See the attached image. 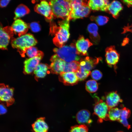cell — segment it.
<instances>
[{"instance_id": "9a60e30c", "label": "cell", "mask_w": 132, "mask_h": 132, "mask_svg": "<svg viewBox=\"0 0 132 132\" xmlns=\"http://www.w3.org/2000/svg\"><path fill=\"white\" fill-rule=\"evenodd\" d=\"M101 60L102 58L100 57L93 58L87 56L80 60V68L85 70L90 71Z\"/></svg>"}, {"instance_id": "5bb4252c", "label": "cell", "mask_w": 132, "mask_h": 132, "mask_svg": "<svg viewBox=\"0 0 132 132\" xmlns=\"http://www.w3.org/2000/svg\"><path fill=\"white\" fill-rule=\"evenodd\" d=\"M59 79L65 85L67 86L76 85L78 81L75 73L73 72H61L59 74Z\"/></svg>"}, {"instance_id": "d6986e66", "label": "cell", "mask_w": 132, "mask_h": 132, "mask_svg": "<svg viewBox=\"0 0 132 132\" xmlns=\"http://www.w3.org/2000/svg\"><path fill=\"white\" fill-rule=\"evenodd\" d=\"M123 8L122 5L120 2L114 0L109 4L106 12L111 14L114 18L117 19Z\"/></svg>"}, {"instance_id": "44dd1931", "label": "cell", "mask_w": 132, "mask_h": 132, "mask_svg": "<svg viewBox=\"0 0 132 132\" xmlns=\"http://www.w3.org/2000/svg\"><path fill=\"white\" fill-rule=\"evenodd\" d=\"M98 27L97 24L91 23L89 24L87 30L91 40L95 44H98L100 41V36L98 33Z\"/></svg>"}, {"instance_id": "7402d4cb", "label": "cell", "mask_w": 132, "mask_h": 132, "mask_svg": "<svg viewBox=\"0 0 132 132\" xmlns=\"http://www.w3.org/2000/svg\"><path fill=\"white\" fill-rule=\"evenodd\" d=\"M50 69V66L46 64H39L34 71V73L37 78L44 77L47 73H49L48 69Z\"/></svg>"}, {"instance_id": "d590c367", "label": "cell", "mask_w": 132, "mask_h": 132, "mask_svg": "<svg viewBox=\"0 0 132 132\" xmlns=\"http://www.w3.org/2000/svg\"><path fill=\"white\" fill-rule=\"evenodd\" d=\"M10 1V0H0V7L3 8L6 7L9 4Z\"/></svg>"}, {"instance_id": "4316f807", "label": "cell", "mask_w": 132, "mask_h": 132, "mask_svg": "<svg viewBox=\"0 0 132 132\" xmlns=\"http://www.w3.org/2000/svg\"><path fill=\"white\" fill-rule=\"evenodd\" d=\"M80 68V62L77 61H74L70 63L66 62L63 72L76 73L79 70Z\"/></svg>"}, {"instance_id": "3957f363", "label": "cell", "mask_w": 132, "mask_h": 132, "mask_svg": "<svg viewBox=\"0 0 132 132\" xmlns=\"http://www.w3.org/2000/svg\"><path fill=\"white\" fill-rule=\"evenodd\" d=\"M48 2L54 17L63 20L68 17L72 10L71 0H52Z\"/></svg>"}, {"instance_id": "ac0fdd59", "label": "cell", "mask_w": 132, "mask_h": 132, "mask_svg": "<svg viewBox=\"0 0 132 132\" xmlns=\"http://www.w3.org/2000/svg\"><path fill=\"white\" fill-rule=\"evenodd\" d=\"M105 102L109 108L115 107L122 101L117 91H112L106 94Z\"/></svg>"}, {"instance_id": "484cf974", "label": "cell", "mask_w": 132, "mask_h": 132, "mask_svg": "<svg viewBox=\"0 0 132 132\" xmlns=\"http://www.w3.org/2000/svg\"><path fill=\"white\" fill-rule=\"evenodd\" d=\"M121 113V109L117 108H109L108 112L109 120L118 121L120 118Z\"/></svg>"}, {"instance_id": "5b68a950", "label": "cell", "mask_w": 132, "mask_h": 132, "mask_svg": "<svg viewBox=\"0 0 132 132\" xmlns=\"http://www.w3.org/2000/svg\"><path fill=\"white\" fill-rule=\"evenodd\" d=\"M53 51L60 58L66 62L77 61L80 59V55L78 54L75 44L74 43L55 48Z\"/></svg>"}, {"instance_id": "30bf717a", "label": "cell", "mask_w": 132, "mask_h": 132, "mask_svg": "<svg viewBox=\"0 0 132 132\" xmlns=\"http://www.w3.org/2000/svg\"><path fill=\"white\" fill-rule=\"evenodd\" d=\"M34 11L44 16L48 20L51 21L54 17L53 13L49 2L45 0L41 1L34 8Z\"/></svg>"}, {"instance_id": "74e56055", "label": "cell", "mask_w": 132, "mask_h": 132, "mask_svg": "<svg viewBox=\"0 0 132 132\" xmlns=\"http://www.w3.org/2000/svg\"><path fill=\"white\" fill-rule=\"evenodd\" d=\"M121 1L128 7H132V0H122Z\"/></svg>"}, {"instance_id": "ffe728a7", "label": "cell", "mask_w": 132, "mask_h": 132, "mask_svg": "<svg viewBox=\"0 0 132 132\" xmlns=\"http://www.w3.org/2000/svg\"><path fill=\"white\" fill-rule=\"evenodd\" d=\"M33 132H48V126L45 121V118H37L32 125Z\"/></svg>"}, {"instance_id": "cb8c5ba5", "label": "cell", "mask_w": 132, "mask_h": 132, "mask_svg": "<svg viewBox=\"0 0 132 132\" xmlns=\"http://www.w3.org/2000/svg\"><path fill=\"white\" fill-rule=\"evenodd\" d=\"M121 109V116L118 121L122 124L128 129H129L131 128V125L128 122L127 119L130 116L131 111L126 107L123 108Z\"/></svg>"}, {"instance_id": "6da1fadb", "label": "cell", "mask_w": 132, "mask_h": 132, "mask_svg": "<svg viewBox=\"0 0 132 132\" xmlns=\"http://www.w3.org/2000/svg\"><path fill=\"white\" fill-rule=\"evenodd\" d=\"M69 22L67 18L59 21L58 26L53 23L51 24V33L55 36L53 39V43L58 48L64 45L69 38Z\"/></svg>"}, {"instance_id": "8fae6325", "label": "cell", "mask_w": 132, "mask_h": 132, "mask_svg": "<svg viewBox=\"0 0 132 132\" xmlns=\"http://www.w3.org/2000/svg\"><path fill=\"white\" fill-rule=\"evenodd\" d=\"M43 52L39 51L38 55L34 57L26 59L24 61V72L26 74H29L34 71L39 64L43 57Z\"/></svg>"}, {"instance_id": "7c38bea8", "label": "cell", "mask_w": 132, "mask_h": 132, "mask_svg": "<svg viewBox=\"0 0 132 132\" xmlns=\"http://www.w3.org/2000/svg\"><path fill=\"white\" fill-rule=\"evenodd\" d=\"M50 61L51 63L49 66L51 73L58 74L63 72L66 62L60 58L56 54L51 57Z\"/></svg>"}, {"instance_id": "8992f818", "label": "cell", "mask_w": 132, "mask_h": 132, "mask_svg": "<svg viewBox=\"0 0 132 132\" xmlns=\"http://www.w3.org/2000/svg\"><path fill=\"white\" fill-rule=\"evenodd\" d=\"M96 98L94 107V113L98 116V122L101 123L103 120H109L108 115L109 108L105 102Z\"/></svg>"}, {"instance_id": "e575fe53", "label": "cell", "mask_w": 132, "mask_h": 132, "mask_svg": "<svg viewBox=\"0 0 132 132\" xmlns=\"http://www.w3.org/2000/svg\"><path fill=\"white\" fill-rule=\"evenodd\" d=\"M123 31L122 34H124L128 32L132 33V24L129 25L128 24L126 26H124L123 28Z\"/></svg>"}, {"instance_id": "4dcf8cb0", "label": "cell", "mask_w": 132, "mask_h": 132, "mask_svg": "<svg viewBox=\"0 0 132 132\" xmlns=\"http://www.w3.org/2000/svg\"><path fill=\"white\" fill-rule=\"evenodd\" d=\"M88 128L85 124L76 125L71 127L70 132H88Z\"/></svg>"}, {"instance_id": "2e32d148", "label": "cell", "mask_w": 132, "mask_h": 132, "mask_svg": "<svg viewBox=\"0 0 132 132\" xmlns=\"http://www.w3.org/2000/svg\"><path fill=\"white\" fill-rule=\"evenodd\" d=\"M11 27L14 33L19 37L26 34L29 28L28 24L19 18L15 20Z\"/></svg>"}, {"instance_id": "1f68e13d", "label": "cell", "mask_w": 132, "mask_h": 132, "mask_svg": "<svg viewBox=\"0 0 132 132\" xmlns=\"http://www.w3.org/2000/svg\"><path fill=\"white\" fill-rule=\"evenodd\" d=\"M39 50L34 46L31 47L27 50L26 53L27 55L30 58H32L37 56L39 53Z\"/></svg>"}, {"instance_id": "7a4b0ae2", "label": "cell", "mask_w": 132, "mask_h": 132, "mask_svg": "<svg viewBox=\"0 0 132 132\" xmlns=\"http://www.w3.org/2000/svg\"><path fill=\"white\" fill-rule=\"evenodd\" d=\"M37 42L33 35L27 33L16 38L12 37L11 44L12 47L16 49L22 56L24 57L27 50L35 45Z\"/></svg>"}, {"instance_id": "f35d334b", "label": "cell", "mask_w": 132, "mask_h": 132, "mask_svg": "<svg viewBox=\"0 0 132 132\" xmlns=\"http://www.w3.org/2000/svg\"><path fill=\"white\" fill-rule=\"evenodd\" d=\"M124 132L122 131H118V132Z\"/></svg>"}, {"instance_id": "277c9868", "label": "cell", "mask_w": 132, "mask_h": 132, "mask_svg": "<svg viewBox=\"0 0 132 132\" xmlns=\"http://www.w3.org/2000/svg\"><path fill=\"white\" fill-rule=\"evenodd\" d=\"M87 0H71L72 10L67 18L69 21L87 17L91 10Z\"/></svg>"}, {"instance_id": "d6a6232c", "label": "cell", "mask_w": 132, "mask_h": 132, "mask_svg": "<svg viewBox=\"0 0 132 132\" xmlns=\"http://www.w3.org/2000/svg\"><path fill=\"white\" fill-rule=\"evenodd\" d=\"M29 28L33 32L36 33L40 31L41 29L39 24L36 22H32L29 24H28Z\"/></svg>"}, {"instance_id": "836d02e7", "label": "cell", "mask_w": 132, "mask_h": 132, "mask_svg": "<svg viewBox=\"0 0 132 132\" xmlns=\"http://www.w3.org/2000/svg\"><path fill=\"white\" fill-rule=\"evenodd\" d=\"M91 77L95 80H99L101 79L102 77V73L98 70H95L91 73Z\"/></svg>"}, {"instance_id": "e0dca14e", "label": "cell", "mask_w": 132, "mask_h": 132, "mask_svg": "<svg viewBox=\"0 0 132 132\" xmlns=\"http://www.w3.org/2000/svg\"><path fill=\"white\" fill-rule=\"evenodd\" d=\"M88 6L94 11H101L106 12L109 5V0H90L88 1Z\"/></svg>"}, {"instance_id": "9c48e42d", "label": "cell", "mask_w": 132, "mask_h": 132, "mask_svg": "<svg viewBox=\"0 0 132 132\" xmlns=\"http://www.w3.org/2000/svg\"><path fill=\"white\" fill-rule=\"evenodd\" d=\"M0 30V48L2 50H7L10 39L13 37L14 32L11 26L3 28L1 24Z\"/></svg>"}, {"instance_id": "603a6c76", "label": "cell", "mask_w": 132, "mask_h": 132, "mask_svg": "<svg viewBox=\"0 0 132 132\" xmlns=\"http://www.w3.org/2000/svg\"><path fill=\"white\" fill-rule=\"evenodd\" d=\"M90 113L86 110H81L78 112L76 116V120L79 124L90 123L91 121L90 119Z\"/></svg>"}, {"instance_id": "83f0119b", "label": "cell", "mask_w": 132, "mask_h": 132, "mask_svg": "<svg viewBox=\"0 0 132 132\" xmlns=\"http://www.w3.org/2000/svg\"><path fill=\"white\" fill-rule=\"evenodd\" d=\"M98 85L97 82L93 80L87 81L86 84V90L89 93H93L96 92L98 89Z\"/></svg>"}, {"instance_id": "52a82bcc", "label": "cell", "mask_w": 132, "mask_h": 132, "mask_svg": "<svg viewBox=\"0 0 132 132\" xmlns=\"http://www.w3.org/2000/svg\"><path fill=\"white\" fill-rule=\"evenodd\" d=\"M14 89L8 85L1 84L0 87V101L5 104L7 106L13 104L14 101L13 97Z\"/></svg>"}, {"instance_id": "d4e9b609", "label": "cell", "mask_w": 132, "mask_h": 132, "mask_svg": "<svg viewBox=\"0 0 132 132\" xmlns=\"http://www.w3.org/2000/svg\"><path fill=\"white\" fill-rule=\"evenodd\" d=\"M30 12V10L27 6L23 4H19L15 11V16L14 19L15 20L19 19L29 14Z\"/></svg>"}, {"instance_id": "ba28073f", "label": "cell", "mask_w": 132, "mask_h": 132, "mask_svg": "<svg viewBox=\"0 0 132 132\" xmlns=\"http://www.w3.org/2000/svg\"><path fill=\"white\" fill-rule=\"evenodd\" d=\"M105 57L106 62L110 67H113L115 70L120 58V55L114 45L107 47L105 49Z\"/></svg>"}, {"instance_id": "8d00e7d4", "label": "cell", "mask_w": 132, "mask_h": 132, "mask_svg": "<svg viewBox=\"0 0 132 132\" xmlns=\"http://www.w3.org/2000/svg\"><path fill=\"white\" fill-rule=\"evenodd\" d=\"M7 111V110L5 106L3 103L0 105V114H3L5 113Z\"/></svg>"}, {"instance_id": "4fadbf2b", "label": "cell", "mask_w": 132, "mask_h": 132, "mask_svg": "<svg viewBox=\"0 0 132 132\" xmlns=\"http://www.w3.org/2000/svg\"><path fill=\"white\" fill-rule=\"evenodd\" d=\"M93 44L88 39H85L82 35L80 36L75 44L78 54L80 55H87L88 49Z\"/></svg>"}, {"instance_id": "f1b7e54d", "label": "cell", "mask_w": 132, "mask_h": 132, "mask_svg": "<svg viewBox=\"0 0 132 132\" xmlns=\"http://www.w3.org/2000/svg\"><path fill=\"white\" fill-rule=\"evenodd\" d=\"M90 19L91 20L95 21L97 24L99 26H102L105 24L109 19L108 17L101 15L96 16H91Z\"/></svg>"}, {"instance_id": "f546056e", "label": "cell", "mask_w": 132, "mask_h": 132, "mask_svg": "<svg viewBox=\"0 0 132 132\" xmlns=\"http://www.w3.org/2000/svg\"><path fill=\"white\" fill-rule=\"evenodd\" d=\"M78 81H82L86 79L91 74L90 71H88L80 68L75 73Z\"/></svg>"}]
</instances>
